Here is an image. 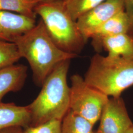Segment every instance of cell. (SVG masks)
Returning <instances> with one entry per match:
<instances>
[{"mask_svg": "<svg viewBox=\"0 0 133 133\" xmlns=\"http://www.w3.org/2000/svg\"><path fill=\"white\" fill-rule=\"evenodd\" d=\"M14 43L20 56L28 62L33 73L34 83L42 87L44 81L61 62L71 60L77 54L63 51L53 42L43 20L18 37Z\"/></svg>", "mask_w": 133, "mask_h": 133, "instance_id": "obj_1", "label": "cell"}, {"mask_svg": "<svg viewBox=\"0 0 133 133\" xmlns=\"http://www.w3.org/2000/svg\"><path fill=\"white\" fill-rule=\"evenodd\" d=\"M71 60L59 63L44 81L37 98L27 105L30 126L49 121L61 120L70 109V87L67 75Z\"/></svg>", "mask_w": 133, "mask_h": 133, "instance_id": "obj_2", "label": "cell"}, {"mask_svg": "<svg viewBox=\"0 0 133 133\" xmlns=\"http://www.w3.org/2000/svg\"><path fill=\"white\" fill-rule=\"evenodd\" d=\"M84 79L108 97H120L124 91L133 85V58L96 54L91 59Z\"/></svg>", "mask_w": 133, "mask_h": 133, "instance_id": "obj_3", "label": "cell"}, {"mask_svg": "<svg viewBox=\"0 0 133 133\" xmlns=\"http://www.w3.org/2000/svg\"><path fill=\"white\" fill-rule=\"evenodd\" d=\"M35 12L41 17L49 36L58 48L70 53L81 52L87 40L68 12L64 1L38 3Z\"/></svg>", "mask_w": 133, "mask_h": 133, "instance_id": "obj_4", "label": "cell"}, {"mask_svg": "<svg viewBox=\"0 0 133 133\" xmlns=\"http://www.w3.org/2000/svg\"><path fill=\"white\" fill-rule=\"evenodd\" d=\"M70 109L94 125L100 120L109 97L88 84L81 76L71 78Z\"/></svg>", "mask_w": 133, "mask_h": 133, "instance_id": "obj_5", "label": "cell"}, {"mask_svg": "<svg viewBox=\"0 0 133 133\" xmlns=\"http://www.w3.org/2000/svg\"><path fill=\"white\" fill-rule=\"evenodd\" d=\"M100 120L97 130L100 133H126L133 127L123 100L120 97L109 99Z\"/></svg>", "mask_w": 133, "mask_h": 133, "instance_id": "obj_6", "label": "cell"}, {"mask_svg": "<svg viewBox=\"0 0 133 133\" xmlns=\"http://www.w3.org/2000/svg\"><path fill=\"white\" fill-rule=\"evenodd\" d=\"M122 11H124V0H106L81 16L76 23L87 41L96 29Z\"/></svg>", "mask_w": 133, "mask_h": 133, "instance_id": "obj_7", "label": "cell"}, {"mask_svg": "<svg viewBox=\"0 0 133 133\" xmlns=\"http://www.w3.org/2000/svg\"><path fill=\"white\" fill-rule=\"evenodd\" d=\"M36 24V19L0 10V40L14 43Z\"/></svg>", "mask_w": 133, "mask_h": 133, "instance_id": "obj_8", "label": "cell"}, {"mask_svg": "<svg viewBox=\"0 0 133 133\" xmlns=\"http://www.w3.org/2000/svg\"><path fill=\"white\" fill-rule=\"evenodd\" d=\"M92 44L98 51L104 49L109 57L133 58V38L127 34L104 38Z\"/></svg>", "mask_w": 133, "mask_h": 133, "instance_id": "obj_9", "label": "cell"}, {"mask_svg": "<svg viewBox=\"0 0 133 133\" xmlns=\"http://www.w3.org/2000/svg\"><path fill=\"white\" fill-rule=\"evenodd\" d=\"M28 76V67L23 64L0 69V102L8 93L21 90Z\"/></svg>", "mask_w": 133, "mask_h": 133, "instance_id": "obj_10", "label": "cell"}, {"mask_svg": "<svg viewBox=\"0 0 133 133\" xmlns=\"http://www.w3.org/2000/svg\"><path fill=\"white\" fill-rule=\"evenodd\" d=\"M30 124L31 117L27 105L0 102V131L12 126L26 128Z\"/></svg>", "mask_w": 133, "mask_h": 133, "instance_id": "obj_11", "label": "cell"}, {"mask_svg": "<svg viewBox=\"0 0 133 133\" xmlns=\"http://www.w3.org/2000/svg\"><path fill=\"white\" fill-rule=\"evenodd\" d=\"M129 28L127 16L125 12L122 11L115 14L96 29L91 34L89 38L92 39V42H95L108 37L122 34H128Z\"/></svg>", "mask_w": 133, "mask_h": 133, "instance_id": "obj_12", "label": "cell"}, {"mask_svg": "<svg viewBox=\"0 0 133 133\" xmlns=\"http://www.w3.org/2000/svg\"><path fill=\"white\" fill-rule=\"evenodd\" d=\"M94 125L69 109L62 120V133H94Z\"/></svg>", "mask_w": 133, "mask_h": 133, "instance_id": "obj_13", "label": "cell"}, {"mask_svg": "<svg viewBox=\"0 0 133 133\" xmlns=\"http://www.w3.org/2000/svg\"><path fill=\"white\" fill-rule=\"evenodd\" d=\"M38 4L35 0H0V10L15 12L17 14L36 18L35 8Z\"/></svg>", "mask_w": 133, "mask_h": 133, "instance_id": "obj_14", "label": "cell"}, {"mask_svg": "<svg viewBox=\"0 0 133 133\" xmlns=\"http://www.w3.org/2000/svg\"><path fill=\"white\" fill-rule=\"evenodd\" d=\"M106 0H66L64 4L71 18L76 21L83 15Z\"/></svg>", "mask_w": 133, "mask_h": 133, "instance_id": "obj_15", "label": "cell"}, {"mask_svg": "<svg viewBox=\"0 0 133 133\" xmlns=\"http://www.w3.org/2000/svg\"><path fill=\"white\" fill-rule=\"evenodd\" d=\"M21 58L14 43L0 40V69L15 64Z\"/></svg>", "mask_w": 133, "mask_h": 133, "instance_id": "obj_16", "label": "cell"}, {"mask_svg": "<svg viewBox=\"0 0 133 133\" xmlns=\"http://www.w3.org/2000/svg\"><path fill=\"white\" fill-rule=\"evenodd\" d=\"M62 121L54 120L23 129V133H62Z\"/></svg>", "mask_w": 133, "mask_h": 133, "instance_id": "obj_17", "label": "cell"}, {"mask_svg": "<svg viewBox=\"0 0 133 133\" xmlns=\"http://www.w3.org/2000/svg\"><path fill=\"white\" fill-rule=\"evenodd\" d=\"M124 11L127 16L129 23L128 35L133 38V0H124Z\"/></svg>", "mask_w": 133, "mask_h": 133, "instance_id": "obj_18", "label": "cell"}, {"mask_svg": "<svg viewBox=\"0 0 133 133\" xmlns=\"http://www.w3.org/2000/svg\"><path fill=\"white\" fill-rule=\"evenodd\" d=\"M23 129L20 126H12L0 131V133H23Z\"/></svg>", "mask_w": 133, "mask_h": 133, "instance_id": "obj_19", "label": "cell"}, {"mask_svg": "<svg viewBox=\"0 0 133 133\" xmlns=\"http://www.w3.org/2000/svg\"><path fill=\"white\" fill-rule=\"evenodd\" d=\"M38 4V3H46V2H54V1H64V0H35Z\"/></svg>", "mask_w": 133, "mask_h": 133, "instance_id": "obj_20", "label": "cell"}, {"mask_svg": "<svg viewBox=\"0 0 133 133\" xmlns=\"http://www.w3.org/2000/svg\"><path fill=\"white\" fill-rule=\"evenodd\" d=\"M126 133H133V127L130 129Z\"/></svg>", "mask_w": 133, "mask_h": 133, "instance_id": "obj_21", "label": "cell"}, {"mask_svg": "<svg viewBox=\"0 0 133 133\" xmlns=\"http://www.w3.org/2000/svg\"><path fill=\"white\" fill-rule=\"evenodd\" d=\"M99 133V132H98V131H97V132H96V133Z\"/></svg>", "mask_w": 133, "mask_h": 133, "instance_id": "obj_22", "label": "cell"}, {"mask_svg": "<svg viewBox=\"0 0 133 133\" xmlns=\"http://www.w3.org/2000/svg\"><path fill=\"white\" fill-rule=\"evenodd\" d=\"M64 1H66V0H64Z\"/></svg>", "mask_w": 133, "mask_h": 133, "instance_id": "obj_23", "label": "cell"}]
</instances>
